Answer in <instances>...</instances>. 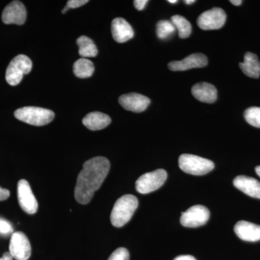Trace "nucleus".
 Listing matches in <instances>:
<instances>
[{
	"label": "nucleus",
	"instance_id": "f257e3e1",
	"mask_svg": "<svg viewBox=\"0 0 260 260\" xmlns=\"http://www.w3.org/2000/svg\"><path fill=\"white\" fill-rule=\"evenodd\" d=\"M109 170L110 162L105 157H95L84 162L75 188L76 201L82 205L90 203L107 178Z\"/></svg>",
	"mask_w": 260,
	"mask_h": 260
},
{
	"label": "nucleus",
	"instance_id": "f03ea898",
	"mask_svg": "<svg viewBox=\"0 0 260 260\" xmlns=\"http://www.w3.org/2000/svg\"><path fill=\"white\" fill-rule=\"evenodd\" d=\"M138 207V200L133 194H125L117 200L111 213V222L116 228L124 226L131 220Z\"/></svg>",
	"mask_w": 260,
	"mask_h": 260
},
{
	"label": "nucleus",
	"instance_id": "7ed1b4c3",
	"mask_svg": "<svg viewBox=\"0 0 260 260\" xmlns=\"http://www.w3.org/2000/svg\"><path fill=\"white\" fill-rule=\"evenodd\" d=\"M14 115L18 120L34 126L49 124L54 118V113L49 109L36 107H25L17 109Z\"/></svg>",
	"mask_w": 260,
	"mask_h": 260
},
{
	"label": "nucleus",
	"instance_id": "20e7f679",
	"mask_svg": "<svg viewBox=\"0 0 260 260\" xmlns=\"http://www.w3.org/2000/svg\"><path fill=\"white\" fill-rule=\"evenodd\" d=\"M179 167L186 174L203 176L211 172L215 168L213 161L191 154H182L179 158Z\"/></svg>",
	"mask_w": 260,
	"mask_h": 260
},
{
	"label": "nucleus",
	"instance_id": "39448f33",
	"mask_svg": "<svg viewBox=\"0 0 260 260\" xmlns=\"http://www.w3.org/2000/svg\"><path fill=\"white\" fill-rule=\"evenodd\" d=\"M32 61L28 56L19 54L12 59L6 70L7 82L12 86L18 85L23 80L24 75L28 74L32 70Z\"/></svg>",
	"mask_w": 260,
	"mask_h": 260
},
{
	"label": "nucleus",
	"instance_id": "423d86ee",
	"mask_svg": "<svg viewBox=\"0 0 260 260\" xmlns=\"http://www.w3.org/2000/svg\"><path fill=\"white\" fill-rule=\"evenodd\" d=\"M167 179V172L164 169H158L142 175L136 181L135 187L140 194H148L161 187Z\"/></svg>",
	"mask_w": 260,
	"mask_h": 260
},
{
	"label": "nucleus",
	"instance_id": "0eeeda50",
	"mask_svg": "<svg viewBox=\"0 0 260 260\" xmlns=\"http://www.w3.org/2000/svg\"><path fill=\"white\" fill-rule=\"evenodd\" d=\"M210 210L203 205H194L181 213L180 222L183 226L198 228L205 225L209 220Z\"/></svg>",
	"mask_w": 260,
	"mask_h": 260
},
{
	"label": "nucleus",
	"instance_id": "6e6552de",
	"mask_svg": "<svg viewBox=\"0 0 260 260\" xmlns=\"http://www.w3.org/2000/svg\"><path fill=\"white\" fill-rule=\"evenodd\" d=\"M9 252L13 259L28 260L31 254V246L23 232L13 233L10 238Z\"/></svg>",
	"mask_w": 260,
	"mask_h": 260
},
{
	"label": "nucleus",
	"instance_id": "1a4fd4ad",
	"mask_svg": "<svg viewBox=\"0 0 260 260\" xmlns=\"http://www.w3.org/2000/svg\"><path fill=\"white\" fill-rule=\"evenodd\" d=\"M226 20V14L221 8H215L205 11L198 19V25L203 30L221 28Z\"/></svg>",
	"mask_w": 260,
	"mask_h": 260
},
{
	"label": "nucleus",
	"instance_id": "9d476101",
	"mask_svg": "<svg viewBox=\"0 0 260 260\" xmlns=\"http://www.w3.org/2000/svg\"><path fill=\"white\" fill-rule=\"evenodd\" d=\"M18 198L20 208L25 213L35 214L37 213L39 205L32 193L30 184L25 179H21L18 183Z\"/></svg>",
	"mask_w": 260,
	"mask_h": 260
},
{
	"label": "nucleus",
	"instance_id": "9b49d317",
	"mask_svg": "<svg viewBox=\"0 0 260 260\" xmlns=\"http://www.w3.org/2000/svg\"><path fill=\"white\" fill-rule=\"evenodd\" d=\"M27 12L25 5L20 1H13L5 8L2 20L5 24L23 25L26 20Z\"/></svg>",
	"mask_w": 260,
	"mask_h": 260
},
{
	"label": "nucleus",
	"instance_id": "f8f14e48",
	"mask_svg": "<svg viewBox=\"0 0 260 260\" xmlns=\"http://www.w3.org/2000/svg\"><path fill=\"white\" fill-rule=\"evenodd\" d=\"M119 102L126 110L135 113L144 112L150 104L148 97L139 93H128L121 95Z\"/></svg>",
	"mask_w": 260,
	"mask_h": 260
},
{
	"label": "nucleus",
	"instance_id": "ddd939ff",
	"mask_svg": "<svg viewBox=\"0 0 260 260\" xmlns=\"http://www.w3.org/2000/svg\"><path fill=\"white\" fill-rule=\"evenodd\" d=\"M208 63V58L205 54L197 53L190 54L182 60L171 61L169 68L172 71H185L194 68H204Z\"/></svg>",
	"mask_w": 260,
	"mask_h": 260
},
{
	"label": "nucleus",
	"instance_id": "4468645a",
	"mask_svg": "<svg viewBox=\"0 0 260 260\" xmlns=\"http://www.w3.org/2000/svg\"><path fill=\"white\" fill-rule=\"evenodd\" d=\"M234 232L239 239L245 242H255L260 240V225L241 220L234 226Z\"/></svg>",
	"mask_w": 260,
	"mask_h": 260
},
{
	"label": "nucleus",
	"instance_id": "2eb2a0df",
	"mask_svg": "<svg viewBox=\"0 0 260 260\" xmlns=\"http://www.w3.org/2000/svg\"><path fill=\"white\" fill-rule=\"evenodd\" d=\"M112 34L114 40L120 44L128 42L134 37V30L130 24L121 18H115L113 20Z\"/></svg>",
	"mask_w": 260,
	"mask_h": 260
},
{
	"label": "nucleus",
	"instance_id": "dca6fc26",
	"mask_svg": "<svg viewBox=\"0 0 260 260\" xmlns=\"http://www.w3.org/2000/svg\"><path fill=\"white\" fill-rule=\"evenodd\" d=\"M234 185L251 198L260 199V181L246 176H238L234 180Z\"/></svg>",
	"mask_w": 260,
	"mask_h": 260
},
{
	"label": "nucleus",
	"instance_id": "f3484780",
	"mask_svg": "<svg viewBox=\"0 0 260 260\" xmlns=\"http://www.w3.org/2000/svg\"><path fill=\"white\" fill-rule=\"evenodd\" d=\"M191 93L200 102L208 104H213L216 102L218 98L216 88L208 83L196 84L191 88Z\"/></svg>",
	"mask_w": 260,
	"mask_h": 260
},
{
	"label": "nucleus",
	"instance_id": "a211bd4d",
	"mask_svg": "<svg viewBox=\"0 0 260 260\" xmlns=\"http://www.w3.org/2000/svg\"><path fill=\"white\" fill-rule=\"evenodd\" d=\"M110 116L104 113L95 112L89 113L83 119V124L88 129L96 131L104 129L110 124Z\"/></svg>",
	"mask_w": 260,
	"mask_h": 260
},
{
	"label": "nucleus",
	"instance_id": "6ab92c4d",
	"mask_svg": "<svg viewBox=\"0 0 260 260\" xmlns=\"http://www.w3.org/2000/svg\"><path fill=\"white\" fill-rule=\"evenodd\" d=\"M239 67L246 76L251 78H258L260 76V61L254 53L246 52L243 62Z\"/></svg>",
	"mask_w": 260,
	"mask_h": 260
},
{
	"label": "nucleus",
	"instance_id": "aec40b11",
	"mask_svg": "<svg viewBox=\"0 0 260 260\" xmlns=\"http://www.w3.org/2000/svg\"><path fill=\"white\" fill-rule=\"evenodd\" d=\"M79 47V54L83 58L95 57L98 54V49L93 41L90 38L82 36L77 40Z\"/></svg>",
	"mask_w": 260,
	"mask_h": 260
},
{
	"label": "nucleus",
	"instance_id": "412c9836",
	"mask_svg": "<svg viewBox=\"0 0 260 260\" xmlns=\"http://www.w3.org/2000/svg\"><path fill=\"white\" fill-rule=\"evenodd\" d=\"M75 75L78 78H88L94 73V65L91 61L85 58H81L75 61L73 66Z\"/></svg>",
	"mask_w": 260,
	"mask_h": 260
},
{
	"label": "nucleus",
	"instance_id": "4be33fe9",
	"mask_svg": "<svg viewBox=\"0 0 260 260\" xmlns=\"http://www.w3.org/2000/svg\"><path fill=\"white\" fill-rule=\"evenodd\" d=\"M171 21L179 32V37L181 39H186L190 36L191 25L185 18L179 15H174Z\"/></svg>",
	"mask_w": 260,
	"mask_h": 260
},
{
	"label": "nucleus",
	"instance_id": "5701e85b",
	"mask_svg": "<svg viewBox=\"0 0 260 260\" xmlns=\"http://www.w3.org/2000/svg\"><path fill=\"white\" fill-rule=\"evenodd\" d=\"M176 31V28L172 21L169 20H160L157 24L156 34L159 39L161 40L169 39Z\"/></svg>",
	"mask_w": 260,
	"mask_h": 260
},
{
	"label": "nucleus",
	"instance_id": "b1692460",
	"mask_svg": "<svg viewBox=\"0 0 260 260\" xmlns=\"http://www.w3.org/2000/svg\"><path fill=\"white\" fill-rule=\"evenodd\" d=\"M244 118L250 125L260 128V107H250L246 109Z\"/></svg>",
	"mask_w": 260,
	"mask_h": 260
},
{
	"label": "nucleus",
	"instance_id": "393cba45",
	"mask_svg": "<svg viewBox=\"0 0 260 260\" xmlns=\"http://www.w3.org/2000/svg\"><path fill=\"white\" fill-rule=\"evenodd\" d=\"M129 251L126 248L120 247L116 249L114 252L111 254L108 260H129Z\"/></svg>",
	"mask_w": 260,
	"mask_h": 260
},
{
	"label": "nucleus",
	"instance_id": "a878e982",
	"mask_svg": "<svg viewBox=\"0 0 260 260\" xmlns=\"http://www.w3.org/2000/svg\"><path fill=\"white\" fill-rule=\"evenodd\" d=\"M13 234V227L8 220L0 218V234L3 236H8Z\"/></svg>",
	"mask_w": 260,
	"mask_h": 260
},
{
	"label": "nucleus",
	"instance_id": "bb28decb",
	"mask_svg": "<svg viewBox=\"0 0 260 260\" xmlns=\"http://www.w3.org/2000/svg\"><path fill=\"white\" fill-rule=\"evenodd\" d=\"M88 3V0H70L67 3V6L70 9H75V8H80Z\"/></svg>",
	"mask_w": 260,
	"mask_h": 260
},
{
	"label": "nucleus",
	"instance_id": "cd10ccee",
	"mask_svg": "<svg viewBox=\"0 0 260 260\" xmlns=\"http://www.w3.org/2000/svg\"><path fill=\"white\" fill-rule=\"evenodd\" d=\"M148 3V0H135L134 5L137 10H143Z\"/></svg>",
	"mask_w": 260,
	"mask_h": 260
},
{
	"label": "nucleus",
	"instance_id": "c85d7f7f",
	"mask_svg": "<svg viewBox=\"0 0 260 260\" xmlns=\"http://www.w3.org/2000/svg\"><path fill=\"white\" fill-rule=\"evenodd\" d=\"M10 195V191L8 189H4L0 186V201L6 200L9 198Z\"/></svg>",
	"mask_w": 260,
	"mask_h": 260
},
{
	"label": "nucleus",
	"instance_id": "c756f323",
	"mask_svg": "<svg viewBox=\"0 0 260 260\" xmlns=\"http://www.w3.org/2000/svg\"><path fill=\"white\" fill-rule=\"evenodd\" d=\"M174 260H197L191 255H181L176 257Z\"/></svg>",
	"mask_w": 260,
	"mask_h": 260
},
{
	"label": "nucleus",
	"instance_id": "7c9ffc66",
	"mask_svg": "<svg viewBox=\"0 0 260 260\" xmlns=\"http://www.w3.org/2000/svg\"><path fill=\"white\" fill-rule=\"evenodd\" d=\"M0 260H13V257L10 254V252H5L3 254V256L0 258Z\"/></svg>",
	"mask_w": 260,
	"mask_h": 260
},
{
	"label": "nucleus",
	"instance_id": "2f4dec72",
	"mask_svg": "<svg viewBox=\"0 0 260 260\" xmlns=\"http://www.w3.org/2000/svg\"><path fill=\"white\" fill-rule=\"evenodd\" d=\"M230 3L232 5H236V6H239L242 4V0H231Z\"/></svg>",
	"mask_w": 260,
	"mask_h": 260
},
{
	"label": "nucleus",
	"instance_id": "473e14b6",
	"mask_svg": "<svg viewBox=\"0 0 260 260\" xmlns=\"http://www.w3.org/2000/svg\"><path fill=\"white\" fill-rule=\"evenodd\" d=\"M194 3H195L194 0H185V1H184V3L186 5H191Z\"/></svg>",
	"mask_w": 260,
	"mask_h": 260
},
{
	"label": "nucleus",
	"instance_id": "72a5a7b5",
	"mask_svg": "<svg viewBox=\"0 0 260 260\" xmlns=\"http://www.w3.org/2000/svg\"><path fill=\"white\" fill-rule=\"evenodd\" d=\"M256 174L260 177V166L256 167L255 169Z\"/></svg>",
	"mask_w": 260,
	"mask_h": 260
},
{
	"label": "nucleus",
	"instance_id": "f704fd0d",
	"mask_svg": "<svg viewBox=\"0 0 260 260\" xmlns=\"http://www.w3.org/2000/svg\"><path fill=\"white\" fill-rule=\"evenodd\" d=\"M70 8H68V6H67L66 5V7H65V8H64V9H63L62 10H61V13H63V14H64V13H66L67 11H68V10H69Z\"/></svg>",
	"mask_w": 260,
	"mask_h": 260
},
{
	"label": "nucleus",
	"instance_id": "c9c22d12",
	"mask_svg": "<svg viewBox=\"0 0 260 260\" xmlns=\"http://www.w3.org/2000/svg\"><path fill=\"white\" fill-rule=\"evenodd\" d=\"M169 3H171V4H176V3H178L177 0H169Z\"/></svg>",
	"mask_w": 260,
	"mask_h": 260
}]
</instances>
